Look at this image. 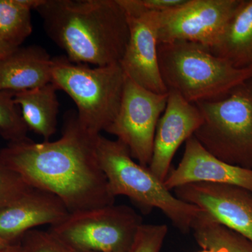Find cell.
<instances>
[{"label":"cell","instance_id":"2e32d148","mask_svg":"<svg viewBox=\"0 0 252 252\" xmlns=\"http://www.w3.org/2000/svg\"><path fill=\"white\" fill-rule=\"evenodd\" d=\"M58 89L52 82L32 90L14 94V102L21 110L28 129L44 141L57 131L59 102Z\"/></svg>","mask_w":252,"mask_h":252},{"label":"cell","instance_id":"ffe728a7","mask_svg":"<svg viewBox=\"0 0 252 252\" xmlns=\"http://www.w3.org/2000/svg\"><path fill=\"white\" fill-rule=\"evenodd\" d=\"M14 97V93L0 91V134L10 142L26 140L29 130Z\"/></svg>","mask_w":252,"mask_h":252},{"label":"cell","instance_id":"6da1fadb","mask_svg":"<svg viewBox=\"0 0 252 252\" xmlns=\"http://www.w3.org/2000/svg\"><path fill=\"white\" fill-rule=\"evenodd\" d=\"M98 135L84 128L72 112L59 140L10 142L0 151V160L32 187L59 197L69 213L108 206L115 197L97 159Z\"/></svg>","mask_w":252,"mask_h":252},{"label":"cell","instance_id":"83f0119b","mask_svg":"<svg viewBox=\"0 0 252 252\" xmlns=\"http://www.w3.org/2000/svg\"><path fill=\"white\" fill-rule=\"evenodd\" d=\"M198 252H212L210 251V250H202L201 251H200Z\"/></svg>","mask_w":252,"mask_h":252},{"label":"cell","instance_id":"5b68a950","mask_svg":"<svg viewBox=\"0 0 252 252\" xmlns=\"http://www.w3.org/2000/svg\"><path fill=\"white\" fill-rule=\"evenodd\" d=\"M126 79L119 64L92 67L65 56L52 59L51 82L74 101L78 121L94 135L106 131L117 117Z\"/></svg>","mask_w":252,"mask_h":252},{"label":"cell","instance_id":"8992f818","mask_svg":"<svg viewBox=\"0 0 252 252\" xmlns=\"http://www.w3.org/2000/svg\"><path fill=\"white\" fill-rule=\"evenodd\" d=\"M195 104L203 119L196 140L220 160L252 169V78L223 98Z\"/></svg>","mask_w":252,"mask_h":252},{"label":"cell","instance_id":"5bb4252c","mask_svg":"<svg viewBox=\"0 0 252 252\" xmlns=\"http://www.w3.org/2000/svg\"><path fill=\"white\" fill-rule=\"evenodd\" d=\"M59 197L31 187L26 193L0 210V238L16 243L29 230L43 225L58 224L69 215Z\"/></svg>","mask_w":252,"mask_h":252},{"label":"cell","instance_id":"9a60e30c","mask_svg":"<svg viewBox=\"0 0 252 252\" xmlns=\"http://www.w3.org/2000/svg\"><path fill=\"white\" fill-rule=\"evenodd\" d=\"M52 58L44 48L20 46L0 58V91L32 90L51 82Z\"/></svg>","mask_w":252,"mask_h":252},{"label":"cell","instance_id":"7402d4cb","mask_svg":"<svg viewBox=\"0 0 252 252\" xmlns=\"http://www.w3.org/2000/svg\"><path fill=\"white\" fill-rule=\"evenodd\" d=\"M31 186L0 160V210L26 193Z\"/></svg>","mask_w":252,"mask_h":252},{"label":"cell","instance_id":"7a4b0ae2","mask_svg":"<svg viewBox=\"0 0 252 252\" xmlns=\"http://www.w3.org/2000/svg\"><path fill=\"white\" fill-rule=\"evenodd\" d=\"M36 11L71 62L94 67L120 63L129 26L119 0H44Z\"/></svg>","mask_w":252,"mask_h":252},{"label":"cell","instance_id":"277c9868","mask_svg":"<svg viewBox=\"0 0 252 252\" xmlns=\"http://www.w3.org/2000/svg\"><path fill=\"white\" fill-rule=\"evenodd\" d=\"M96 152L99 165L107 177L114 197L125 195L145 211L157 208L183 233L192 230L205 211L177 198L149 170L134 160L120 141L99 135Z\"/></svg>","mask_w":252,"mask_h":252},{"label":"cell","instance_id":"4316f807","mask_svg":"<svg viewBox=\"0 0 252 252\" xmlns=\"http://www.w3.org/2000/svg\"><path fill=\"white\" fill-rule=\"evenodd\" d=\"M9 243L5 241L2 238H0V252H2L6 247L9 246Z\"/></svg>","mask_w":252,"mask_h":252},{"label":"cell","instance_id":"3957f363","mask_svg":"<svg viewBox=\"0 0 252 252\" xmlns=\"http://www.w3.org/2000/svg\"><path fill=\"white\" fill-rule=\"evenodd\" d=\"M158 54L167 92L177 93L190 103L223 98L252 78V67H235L197 43L159 44Z\"/></svg>","mask_w":252,"mask_h":252},{"label":"cell","instance_id":"44dd1931","mask_svg":"<svg viewBox=\"0 0 252 252\" xmlns=\"http://www.w3.org/2000/svg\"><path fill=\"white\" fill-rule=\"evenodd\" d=\"M19 240L23 252H74L49 230H29Z\"/></svg>","mask_w":252,"mask_h":252},{"label":"cell","instance_id":"d6986e66","mask_svg":"<svg viewBox=\"0 0 252 252\" xmlns=\"http://www.w3.org/2000/svg\"><path fill=\"white\" fill-rule=\"evenodd\" d=\"M32 32L31 10L18 0H0V40L18 48Z\"/></svg>","mask_w":252,"mask_h":252},{"label":"cell","instance_id":"e0dca14e","mask_svg":"<svg viewBox=\"0 0 252 252\" xmlns=\"http://www.w3.org/2000/svg\"><path fill=\"white\" fill-rule=\"evenodd\" d=\"M208 49L235 67H252V0H242L220 40Z\"/></svg>","mask_w":252,"mask_h":252},{"label":"cell","instance_id":"603a6c76","mask_svg":"<svg viewBox=\"0 0 252 252\" xmlns=\"http://www.w3.org/2000/svg\"><path fill=\"white\" fill-rule=\"evenodd\" d=\"M168 228L165 224H142L130 252H160Z\"/></svg>","mask_w":252,"mask_h":252},{"label":"cell","instance_id":"ac0fdd59","mask_svg":"<svg viewBox=\"0 0 252 252\" xmlns=\"http://www.w3.org/2000/svg\"><path fill=\"white\" fill-rule=\"evenodd\" d=\"M193 237L202 250L212 252H252V243L220 224L205 212L194 224Z\"/></svg>","mask_w":252,"mask_h":252},{"label":"cell","instance_id":"30bf717a","mask_svg":"<svg viewBox=\"0 0 252 252\" xmlns=\"http://www.w3.org/2000/svg\"><path fill=\"white\" fill-rule=\"evenodd\" d=\"M125 9L129 38L119 64L126 77L144 89L167 94L159 67L157 12L146 11L135 0H119Z\"/></svg>","mask_w":252,"mask_h":252},{"label":"cell","instance_id":"d4e9b609","mask_svg":"<svg viewBox=\"0 0 252 252\" xmlns=\"http://www.w3.org/2000/svg\"><path fill=\"white\" fill-rule=\"evenodd\" d=\"M16 49V48L13 47V46L6 44L4 41L0 40V58L4 57Z\"/></svg>","mask_w":252,"mask_h":252},{"label":"cell","instance_id":"4fadbf2b","mask_svg":"<svg viewBox=\"0 0 252 252\" xmlns=\"http://www.w3.org/2000/svg\"><path fill=\"white\" fill-rule=\"evenodd\" d=\"M185 143L182 160L164 181L169 190L189 184L211 183L236 186L252 193V169L220 160L207 152L194 136Z\"/></svg>","mask_w":252,"mask_h":252},{"label":"cell","instance_id":"f1b7e54d","mask_svg":"<svg viewBox=\"0 0 252 252\" xmlns=\"http://www.w3.org/2000/svg\"><path fill=\"white\" fill-rule=\"evenodd\" d=\"M72 251H73V250H72ZM73 252H75V251H73Z\"/></svg>","mask_w":252,"mask_h":252},{"label":"cell","instance_id":"52a82bcc","mask_svg":"<svg viewBox=\"0 0 252 252\" xmlns=\"http://www.w3.org/2000/svg\"><path fill=\"white\" fill-rule=\"evenodd\" d=\"M142 219L126 205L70 213L49 231L73 251L130 252Z\"/></svg>","mask_w":252,"mask_h":252},{"label":"cell","instance_id":"ba28073f","mask_svg":"<svg viewBox=\"0 0 252 252\" xmlns=\"http://www.w3.org/2000/svg\"><path fill=\"white\" fill-rule=\"evenodd\" d=\"M168 92L157 94L126 77L117 117L105 132L125 144L131 157L149 167L159 119L166 107Z\"/></svg>","mask_w":252,"mask_h":252},{"label":"cell","instance_id":"484cf974","mask_svg":"<svg viewBox=\"0 0 252 252\" xmlns=\"http://www.w3.org/2000/svg\"><path fill=\"white\" fill-rule=\"evenodd\" d=\"M1 252H23V251L22 250H21L19 243H16L10 244L9 246L6 247V248Z\"/></svg>","mask_w":252,"mask_h":252},{"label":"cell","instance_id":"7c38bea8","mask_svg":"<svg viewBox=\"0 0 252 252\" xmlns=\"http://www.w3.org/2000/svg\"><path fill=\"white\" fill-rule=\"evenodd\" d=\"M201 112L177 93L169 91L166 107L158 123L149 169L164 182L179 147L203 124Z\"/></svg>","mask_w":252,"mask_h":252},{"label":"cell","instance_id":"8fae6325","mask_svg":"<svg viewBox=\"0 0 252 252\" xmlns=\"http://www.w3.org/2000/svg\"><path fill=\"white\" fill-rule=\"evenodd\" d=\"M182 201L199 207L217 222L252 243V193L236 186L193 183L174 189Z\"/></svg>","mask_w":252,"mask_h":252},{"label":"cell","instance_id":"cb8c5ba5","mask_svg":"<svg viewBox=\"0 0 252 252\" xmlns=\"http://www.w3.org/2000/svg\"><path fill=\"white\" fill-rule=\"evenodd\" d=\"M142 9L153 12H163L174 9L185 2L186 0H135Z\"/></svg>","mask_w":252,"mask_h":252},{"label":"cell","instance_id":"9c48e42d","mask_svg":"<svg viewBox=\"0 0 252 252\" xmlns=\"http://www.w3.org/2000/svg\"><path fill=\"white\" fill-rule=\"evenodd\" d=\"M242 0H186L157 12L158 44L190 41L211 48L223 35Z\"/></svg>","mask_w":252,"mask_h":252}]
</instances>
